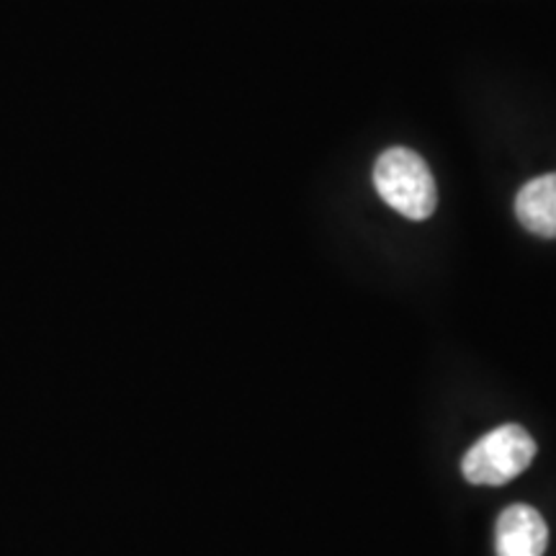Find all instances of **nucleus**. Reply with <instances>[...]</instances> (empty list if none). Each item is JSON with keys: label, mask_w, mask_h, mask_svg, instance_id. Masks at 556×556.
<instances>
[{"label": "nucleus", "mask_w": 556, "mask_h": 556, "mask_svg": "<svg viewBox=\"0 0 556 556\" xmlns=\"http://www.w3.org/2000/svg\"><path fill=\"white\" fill-rule=\"evenodd\" d=\"M379 197L402 217L422 222L435 212L438 189L428 163L407 148H389L374 165Z\"/></svg>", "instance_id": "f257e3e1"}, {"label": "nucleus", "mask_w": 556, "mask_h": 556, "mask_svg": "<svg viewBox=\"0 0 556 556\" xmlns=\"http://www.w3.org/2000/svg\"><path fill=\"white\" fill-rule=\"evenodd\" d=\"M536 456V441L520 426H503L479 438L462 462L464 477L471 484L497 486L513 482L531 467Z\"/></svg>", "instance_id": "f03ea898"}, {"label": "nucleus", "mask_w": 556, "mask_h": 556, "mask_svg": "<svg viewBox=\"0 0 556 556\" xmlns=\"http://www.w3.org/2000/svg\"><path fill=\"white\" fill-rule=\"evenodd\" d=\"M497 556H544L548 528L531 505H510L500 513L495 528Z\"/></svg>", "instance_id": "7ed1b4c3"}, {"label": "nucleus", "mask_w": 556, "mask_h": 556, "mask_svg": "<svg viewBox=\"0 0 556 556\" xmlns=\"http://www.w3.org/2000/svg\"><path fill=\"white\" fill-rule=\"evenodd\" d=\"M516 214L528 232L539 238H556V173L528 180L518 191Z\"/></svg>", "instance_id": "20e7f679"}]
</instances>
